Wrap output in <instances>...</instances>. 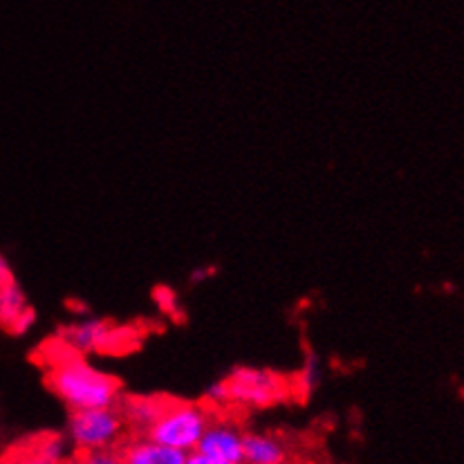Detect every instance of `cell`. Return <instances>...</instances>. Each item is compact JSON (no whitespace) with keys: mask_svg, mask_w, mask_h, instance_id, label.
Masks as SVG:
<instances>
[{"mask_svg":"<svg viewBox=\"0 0 464 464\" xmlns=\"http://www.w3.org/2000/svg\"><path fill=\"white\" fill-rule=\"evenodd\" d=\"M45 383L68 411L83 409H106V406L120 404L121 382L108 372L94 368L83 354L70 350L59 339L56 348L47 350Z\"/></svg>","mask_w":464,"mask_h":464,"instance_id":"1","label":"cell"},{"mask_svg":"<svg viewBox=\"0 0 464 464\" xmlns=\"http://www.w3.org/2000/svg\"><path fill=\"white\" fill-rule=\"evenodd\" d=\"M295 383L272 368L238 366L225 380L211 383L207 406H238V409H269L290 400Z\"/></svg>","mask_w":464,"mask_h":464,"instance_id":"2","label":"cell"},{"mask_svg":"<svg viewBox=\"0 0 464 464\" xmlns=\"http://www.w3.org/2000/svg\"><path fill=\"white\" fill-rule=\"evenodd\" d=\"M213 409L196 401L169 400L167 409L162 411L155 424L146 430V438L164 444V447L178 449V451H196L207 424H209Z\"/></svg>","mask_w":464,"mask_h":464,"instance_id":"3","label":"cell"},{"mask_svg":"<svg viewBox=\"0 0 464 464\" xmlns=\"http://www.w3.org/2000/svg\"><path fill=\"white\" fill-rule=\"evenodd\" d=\"M126 430L124 415L117 406L70 411L68 433L77 451L120 447L126 438Z\"/></svg>","mask_w":464,"mask_h":464,"instance_id":"4","label":"cell"},{"mask_svg":"<svg viewBox=\"0 0 464 464\" xmlns=\"http://www.w3.org/2000/svg\"><path fill=\"white\" fill-rule=\"evenodd\" d=\"M61 341L68 345L70 350L79 354H111L117 353L120 348L130 345V330L120 328L108 319H97V316H88V319L74 321V324L65 325L61 333Z\"/></svg>","mask_w":464,"mask_h":464,"instance_id":"5","label":"cell"},{"mask_svg":"<svg viewBox=\"0 0 464 464\" xmlns=\"http://www.w3.org/2000/svg\"><path fill=\"white\" fill-rule=\"evenodd\" d=\"M36 312L27 301L25 290L14 276L12 265L0 254V328L12 334H25L34 328Z\"/></svg>","mask_w":464,"mask_h":464,"instance_id":"6","label":"cell"},{"mask_svg":"<svg viewBox=\"0 0 464 464\" xmlns=\"http://www.w3.org/2000/svg\"><path fill=\"white\" fill-rule=\"evenodd\" d=\"M243 438L245 430L238 424L227 418H220L213 411L209 424H207L196 451L218 458V460L243 464Z\"/></svg>","mask_w":464,"mask_h":464,"instance_id":"7","label":"cell"},{"mask_svg":"<svg viewBox=\"0 0 464 464\" xmlns=\"http://www.w3.org/2000/svg\"><path fill=\"white\" fill-rule=\"evenodd\" d=\"M169 400L170 397L164 395H121L117 409L124 415V422L132 435H144L167 409Z\"/></svg>","mask_w":464,"mask_h":464,"instance_id":"8","label":"cell"},{"mask_svg":"<svg viewBox=\"0 0 464 464\" xmlns=\"http://www.w3.org/2000/svg\"><path fill=\"white\" fill-rule=\"evenodd\" d=\"M120 456L124 464H184L187 453L164 447L146 435H132L120 444Z\"/></svg>","mask_w":464,"mask_h":464,"instance_id":"9","label":"cell"},{"mask_svg":"<svg viewBox=\"0 0 464 464\" xmlns=\"http://www.w3.org/2000/svg\"><path fill=\"white\" fill-rule=\"evenodd\" d=\"M292 458L285 440L276 433L249 430L243 438V464H285Z\"/></svg>","mask_w":464,"mask_h":464,"instance_id":"10","label":"cell"},{"mask_svg":"<svg viewBox=\"0 0 464 464\" xmlns=\"http://www.w3.org/2000/svg\"><path fill=\"white\" fill-rule=\"evenodd\" d=\"M0 464H59V462L52 460V458L43 451L39 435H36V438L27 440V442L5 451L3 456H0Z\"/></svg>","mask_w":464,"mask_h":464,"instance_id":"11","label":"cell"},{"mask_svg":"<svg viewBox=\"0 0 464 464\" xmlns=\"http://www.w3.org/2000/svg\"><path fill=\"white\" fill-rule=\"evenodd\" d=\"M321 382V359L314 350H307L305 362H303L301 372H298V383H295V391L301 392L303 397L312 395L314 388Z\"/></svg>","mask_w":464,"mask_h":464,"instance_id":"12","label":"cell"},{"mask_svg":"<svg viewBox=\"0 0 464 464\" xmlns=\"http://www.w3.org/2000/svg\"><path fill=\"white\" fill-rule=\"evenodd\" d=\"M79 464H124L120 449H92V451H77Z\"/></svg>","mask_w":464,"mask_h":464,"instance_id":"13","label":"cell"},{"mask_svg":"<svg viewBox=\"0 0 464 464\" xmlns=\"http://www.w3.org/2000/svg\"><path fill=\"white\" fill-rule=\"evenodd\" d=\"M184 464H236V462L218 460V458L205 456V453H200V451H191V453H187V462Z\"/></svg>","mask_w":464,"mask_h":464,"instance_id":"14","label":"cell"},{"mask_svg":"<svg viewBox=\"0 0 464 464\" xmlns=\"http://www.w3.org/2000/svg\"><path fill=\"white\" fill-rule=\"evenodd\" d=\"M285 464H319L314 458H303V456H292Z\"/></svg>","mask_w":464,"mask_h":464,"instance_id":"15","label":"cell"},{"mask_svg":"<svg viewBox=\"0 0 464 464\" xmlns=\"http://www.w3.org/2000/svg\"><path fill=\"white\" fill-rule=\"evenodd\" d=\"M59 464H79V458H77V453H74V456H68V458H63V460H61Z\"/></svg>","mask_w":464,"mask_h":464,"instance_id":"16","label":"cell"}]
</instances>
